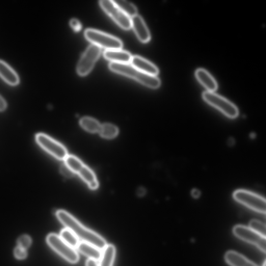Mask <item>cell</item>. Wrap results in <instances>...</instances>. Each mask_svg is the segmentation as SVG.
<instances>
[{
  "label": "cell",
  "instance_id": "obj_1",
  "mask_svg": "<svg viewBox=\"0 0 266 266\" xmlns=\"http://www.w3.org/2000/svg\"><path fill=\"white\" fill-rule=\"evenodd\" d=\"M56 216L66 228L71 230L82 241L90 243L101 250L107 246L106 240L102 236L85 227L68 212L59 210L56 212Z\"/></svg>",
  "mask_w": 266,
  "mask_h": 266
},
{
  "label": "cell",
  "instance_id": "obj_2",
  "mask_svg": "<svg viewBox=\"0 0 266 266\" xmlns=\"http://www.w3.org/2000/svg\"><path fill=\"white\" fill-rule=\"evenodd\" d=\"M109 69L116 73L135 79L152 89H157L161 85V81L157 76L142 73L129 63L111 62Z\"/></svg>",
  "mask_w": 266,
  "mask_h": 266
},
{
  "label": "cell",
  "instance_id": "obj_3",
  "mask_svg": "<svg viewBox=\"0 0 266 266\" xmlns=\"http://www.w3.org/2000/svg\"><path fill=\"white\" fill-rule=\"evenodd\" d=\"M64 162L75 174L81 177L88 187L92 190L98 188L99 184L95 173L79 159L73 155H68Z\"/></svg>",
  "mask_w": 266,
  "mask_h": 266
},
{
  "label": "cell",
  "instance_id": "obj_4",
  "mask_svg": "<svg viewBox=\"0 0 266 266\" xmlns=\"http://www.w3.org/2000/svg\"><path fill=\"white\" fill-rule=\"evenodd\" d=\"M84 35L88 41L98 47L109 50H119L122 48V41L112 35L93 29H87Z\"/></svg>",
  "mask_w": 266,
  "mask_h": 266
},
{
  "label": "cell",
  "instance_id": "obj_5",
  "mask_svg": "<svg viewBox=\"0 0 266 266\" xmlns=\"http://www.w3.org/2000/svg\"><path fill=\"white\" fill-rule=\"evenodd\" d=\"M204 100L215 108L228 118L235 119L239 116V110L233 103L214 92H205L203 94Z\"/></svg>",
  "mask_w": 266,
  "mask_h": 266
},
{
  "label": "cell",
  "instance_id": "obj_6",
  "mask_svg": "<svg viewBox=\"0 0 266 266\" xmlns=\"http://www.w3.org/2000/svg\"><path fill=\"white\" fill-rule=\"evenodd\" d=\"M236 201L257 212L265 214V199L261 196L245 190H238L233 194Z\"/></svg>",
  "mask_w": 266,
  "mask_h": 266
},
{
  "label": "cell",
  "instance_id": "obj_7",
  "mask_svg": "<svg viewBox=\"0 0 266 266\" xmlns=\"http://www.w3.org/2000/svg\"><path fill=\"white\" fill-rule=\"evenodd\" d=\"M47 241L50 247L68 261L76 263L79 260V255L74 248L65 243L60 236L51 234Z\"/></svg>",
  "mask_w": 266,
  "mask_h": 266
},
{
  "label": "cell",
  "instance_id": "obj_8",
  "mask_svg": "<svg viewBox=\"0 0 266 266\" xmlns=\"http://www.w3.org/2000/svg\"><path fill=\"white\" fill-rule=\"evenodd\" d=\"M38 144L52 156L59 160H64L68 156L66 148L60 143L48 136L39 133L36 137Z\"/></svg>",
  "mask_w": 266,
  "mask_h": 266
},
{
  "label": "cell",
  "instance_id": "obj_9",
  "mask_svg": "<svg viewBox=\"0 0 266 266\" xmlns=\"http://www.w3.org/2000/svg\"><path fill=\"white\" fill-rule=\"evenodd\" d=\"M99 5L103 10L122 28L129 30L131 27V18L111 0H101Z\"/></svg>",
  "mask_w": 266,
  "mask_h": 266
},
{
  "label": "cell",
  "instance_id": "obj_10",
  "mask_svg": "<svg viewBox=\"0 0 266 266\" xmlns=\"http://www.w3.org/2000/svg\"><path fill=\"white\" fill-rule=\"evenodd\" d=\"M101 52V48L94 44L88 47L78 62V74L81 76H85L89 74L99 57Z\"/></svg>",
  "mask_w": 266,
  "mask_h": 266
},
{
  "label": "cell",
  "instance_id": "obj_11",
  "mask_svg": "<svg viewBox=\"0 0 266 266\" xmlns=\"http://www.w3.org/2000/svg\"><path fill=\"white\" fill-rule=\"evenodd\" d=\"M233 233L240 239L250 243L259 249L264 253L266 251V240L250 227L243 225H237L233 228Z\"/></svg>",
  "mask_w": 266,
  "mask_h": 266
},
{
  "label": "cell",
  "instance_id": "obj_12",
  "mask_svg": "<svg viewBox=\"0 0 266 266\" xmlns=\"http://www.w3.org/2000/svg\"><path fill=\"white\" fill-rule=\"evenodd\" d=\"M131 27L139 40L144 43L148 42L151 38L149 30L143 18L137 15L131 18Z\"/></svg>",
  "mask_w": 266,
  "mask_h": 266
},
{
  "label": "cell",
  "instance_id": "obj_13",
  "mask_svg": "<svg viewBox=\"0 0 266 266\" xmlns=\"http://www.w3.org/2000/svg\"><path fill=\"white\" fill-rule=\"evenodd\" d=\"M130 64L140 72L157 76L159 71L156 65L139 56H132Z\"/></svg>",
  "mask_w": 266,
  "mask_h": 266
},
{
  "label": "cell",
  "instance_id": "obj_14",
  "mask_svg": "<svg viewBox=\"0 0 266 266\" xmlns=\"http://www.w3.org/2000/svg\"><path fill=\"white\" fill-rule=\"evenodd\" d=\"M197 81L205 87L208 92H214L217 90L218 84L215 79L204 69H198L195 73Z\"/></svg>",
  "mask_w": 266,
  "mask_h": 266
},
{
  "label": "cell",
  "instance_id": "obj_15",
  "mask_svg": "<svg viewBox=\"0 0 266 266\" xmlns=\"http://www.w3.org/2000/svg\"><path fill=\"white\" fill-rule=\"evenodd\" d=\"M0 77L12 86H16L19 83L18 74L9 64L3 60H0Z\"/></svg>",
  "mask_w": 266,
  "mask_h": 266
},
{
  "label": "cell",
  "instance_id": "obj_16",
  "mask_svg": "<svg viewBox=\"0 0 266 266\" xmlns=\"http://www.w3.org/2000/svg\"><path fill=\"white\" fill-rule=\"evenodd\" d=\"M104 56L112 62L120 63H129L132 58L130 53L121 49L106 50Z\"/></svg>",
  "mask_w": 266,
  "mask_h": 266
},
{
  "label": "cell",
  "instance_id": "obj_17",
  "mask_svg": "<svg viewBox=\"0 0 266 266\" xmlns=\"http://www.w3.org/2000/svg\"><path fill=\"white\" fill-rule=\"evenodd\" d=\"M225 259L231 266H258L245 256L234 251H228Z\"/></svg>",
  "mask_w": 266,
  "mask_h": 266
},
{
  "label": "cell",
  "instance_id": "obj_18",
  "mask_svg": "<svg viewBox=\"0 0 266 266\" xmlns=\"http://www.w3.org/2000/svg\"><path fill=\"white\" fill-rule=\"evenodd\" d=\"M77 248L80 253L89 259L97 261L101 258L102 253L101 250L90 243L83 241L79 242Z\"/></svg>",
  "mask_w": 266,
  "mask_h": 266
},
{
  "label": "cell",
  "instance_id": "obj_19",
  "mask_svg": "<svg viewBox=\"0 0 266 266\" xmlns=\"http://www.w3.org/2000/svg\"><path fill=\"white\" fill-rule=\"evenodd\" d=\"M115 255V247L112 245H107L102 253L99 266H113Z\"/></svg>",
  "mask_w": 266,
  "mask_h": 266
},
{
  "label": "cell",
  "instance_id": "obj_20",
  "mask_svg": "<svg viewBox=\"0 0 266 266\" xmlns=\"http://www.w3.org/2000/svg\"><path fill=\"white\" fill-rule=\"evenodd\" d=\"M99 133L101 137L106 139L116 138L119 133L118 127L112 124L106 123L101 125Z\"/></svg>",
  "mask_w": 266,
  "mask_h": 266
},
{
  "label": "cell",
  "instance_id": "obj_21",
  "mask_svg": "<svg viewBox=\"0 0 266 266\" xmlns=\"http://www.w3.org/2000/svg\"><path fill=\"white\" fill-rule=\"evenodd\" d=\"M81 127L86 131L92 133L99 131L101 124L95 119L90 117H84L80 121Z\"/></svg>",
  "mask_w": 266,
  "mask_h": 266
},
{
  "label": "cell",
  "instance_id": "obj_22",
  "mask_svg": "<svg viewBox=\"0 0 266 266\" xmlns=\"http://www.w3.org/2000/svg\"><path fill=\"white\" fill-rule=\"evenodd\" d=\"M113 2L130 18L138 15V9L132 4L124 0H115Z\"/></svg>",
  "mask_w": 266,
  "mask_h": 266
},
{
  "label": "cell",
  "instance_id": "obj_23",
  "mask_svg": "<svg viewBox=\"0 0 266 266\" xmlns=\"http://www.w3.org/2000/svg\"><path fill=\"white\" fill-rule=\"evenodd\" d=\"M60 237L65 243L73 248H77L80 242L78 237L68 228L61 230Z\"/></svg>",
  "mask_w": 266,
  "mask_h": 266
},
{
  "label": "cell",
  "instance_id": "obj_24",
  "mask_svg": "<svg viewBox=\"0 0 266 266\" xmlns=\"http://www.w3.org/2000/svg\"><path fill=\"white\" fill-rule=\"evenodd\" d=\"M249 227L256 233L265 237V226L263 223H261V221L255 219L252 220L249 223Z\"/></svg>",
  "mask_w": 266,
  "mask_h": 266
},
{
  "label": "cell",
  "instance_id": "obj_25",
  "mask_svg": "<svg viewBox=\"0 0 266 266\" xmlns=\"http://www.w3.org/2000/svg\"><path fill=\"white\" fill-rule=\"evenodd\" d=\"M17 243L18 247L26 250L31 245V239L28 236H22L18 239Z\"/></svg>",
  "mask_w": 266,
  "mask_h": 266
},
{
  "label": "cell",
  "instance_id": "obj_26",
  "mask_svg": "<svg viewBox=\"0 0 266 266\" xmlns=\"http://www.w3.org/2000/svg\"><path fill=\"white\" fill-rule=\"evenodd\" d=\"M60 173L68 178H71L74 176L75 173L65 164H62L60 168Z\"/></svg>",
  "mask_w": 266,
  "mask_h": 266
},
{
  "label": "cell",
  "instance_id": "obj_27",
  "mask_svg": "<svg viewBox=\"0 0 266 266\" xmlns=\"http://www.w3.org/2000/svg\"><path fill=\"white\" fill-rule=\"evenodd\" d=\"M14 255L17 258L23 259L27 257V253L26 249L17 247L14 250Z\"/></svg>",
  "mask_w": 266,
  "mask_h": 266
},
{
  "label": "cell",
  "instance_id": "obj_28",
  "mask_svg": "<svg viewBox=\"0 0 266 266\" xmlns=\"http://www.w3.org/2000/svg\"><path fill=\"white\" fill-rule=\"evenodd\" d=\"M70 25L72 28L76 31H79L81 28L80 22L77 19H73L71 20Z\"/></svg>",
  "mask_w": 266,
  "mask_h": 266
},
{
  "label": "cell",
  "instance_id": "obj_29",
  "mask_svg": "<svg viewBox=\"0 0 266 266\" xmlns=\"http://www.w3.org/2000/svg\"><path fill=\"white\" fill-rule=\"evenodd\" d=\"M7 108V102L2 96L0 95V112H4Z\"/></svg>",
  "mask_w": 266,
  "mask_h": 266
},
{
  "label": "cell",
  "instance_id": "obj_30",
  "mask_svg": "<svg viewBox=\"0 0 266 266\" xmlns=\"http://www.w3.org/2000/svg\"><path fill=\"white\" fill-rule=\"evenodd\" d=\"M86 266H99L96 261L91 259H88L86 263Z\"/></svg>",
  "mask_w": 266,
  "mask_h": 266
},
{
  "label": "cell",
  "instance_id": "obj_31",
  "mask_svg": "<svg viewBox=\"0 0 266 266\" xmlns=\"http://www.w3.org/2000/svg\"><path fill=\"white\" fill-rule=\"evenodd\" d=\"M192 195L195 197H197L200 195V194H201V193H200L199 191H198L196 189L193 190L192 191Z\"/></svg>",
  "mask_w": 266,
  "mask_h": 266
},
{
  "label": "cell",
  "instance_id": "obj_32",
  "mask_svg": "<svg viewBox=\"0 0 266 266\" xmlns=\"http://www.w3.org/2000/svg\"><path fill=\"white\" fill-rule=\"evenodd\" d=\"M262 266H265V260L264 261Z\"/></svg>",
  "mask_w": 266,
  "mask_h": 266
}]
</instances>
